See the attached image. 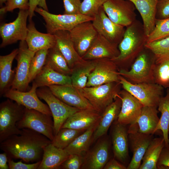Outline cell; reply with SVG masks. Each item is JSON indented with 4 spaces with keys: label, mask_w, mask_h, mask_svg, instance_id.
<instances>
[{
    "label": "cell",
    "mask_w": 169,
    "mask_h": 169,
    "mask_svg": "<svg viewBox=\"0 0 169 169\" xmlns=\"http://www.w3.org/2000/svg\"><path fill=\"white\" fill-rule=\"evenodd\" d=\"M7 0H0V4L2 6L3 3H5Z\"/></svg>",
    "instance_id": "obj_52"
},
{
    "label": "cell",
    "mask_w": 169,
    "mask_h": 169,
    "mask_svg": "<svg viewBox=\"0 0 169 169\" xmlns=\"http://www.w3.org/2000/svg\"><path fill=\"white\" fill-rule=\"evenodd\" d=\"M18 53V49L9 54L0 56V96L4 95L11 87L14 80L15 70H13V61Z\"/></svg>",
    "instance_id": "obj_28"
},
{
    "label": "cell",
    "mask_w": 169,
    "mask_h": 169,
    "mask_svg": "<svg viewBox=\"0 0 169 169\" xmlns=\"http://www.w3.org/2000/svg\"><path fill=\"white\" fill-rule=\"evenodd\" d=\"M52 116L38 110L25 108V112L16 125L20 129L28 128L44 136L51 141L54 138Z\"/></svg>",
    "instance_id": "obj_9"
},
{
    "label": "cell",
    "mask_w": 169,
    "mask_h": 169,
    "mask_svg": "<svg viewBox=\"0 0 169 169\" xmlns=\"http://www.w3.org/2000/svg\"><path fill=\"white\" fill-rule=\"evenodd\" d=\"M95 65V59H83L77 64L72 69L70 77L72 85L77 89L86 87L89 76Z\"/></svg>",
    "instance_id": "obj_32"
},
{
    "label": "cell",
    "mask_w": 169,
    "mask_h": 169,
    "mask_svg": "<svg viewBox=\"0 0 169 169\" xmlns=\"http://www.w3.org/2000/svg\"><path fill=\"white\" fill-rule=\"evenodd\" d=\"M48 11L46 0H29V8L28 11V18L29 20H31L34 16V12L37 6Z\"/></svg>",
    "instance_id": "obj_49"
},
{
    "label": "cell",
    "mask_w": 169,
    "mask_h": 169,
    "mask_svg": "<svg viewBox=\"0 0 169 169\" xmlns=\"http://www.w3.org/2000/svg\"><path fill=\"white\" fill-rule=\"evenodd\" d=\"M101 114L94 109L79 110L70 116L61 128L85 131L99 121Z\"/></svg>",
    "instance_id": "obj_23"
},
{
    "label": "cell",
    "mask_w": 169,
    "mask_h": 169,
    "mask_svg": "<svg viewBox=\"0 0 169 169\" xmlns=\"http://www.w3.org/2000/svg\"><path fill=\"white\" fill-rule=\"evenodd\" d=\"M121 105L122 101L118 94L114 100L101 113L98 124L93 135L92 142L106 134L110 126L117 120Z\"/></svg>",
    "instance_id": "obj_26"
},
{
    "label": "cell",
    "mask_w": 169,
    "mask_h": 169,
    "mask_svg": "<svg viewBox=\"0 0 169 169\" xmlns=\"http://www.w3.org/2000/svg\"><path fill=\"white\" fill-rule=\"evenodd\" d=\"M102 7L112 21L125 27L136 20V8L129 0H107Z\"/></svg>",
    "instance_id": "obj_11"
},
{
    "label": "cell",
    "mask_w": 169,
    "mask_h": 169,
    "mask_svg": "<svg viewBox=\"0 0 169 169\" xmlns=\"http://www.w3.org/2000/svg\"><path fill=\"white\" fill-rule=\"evenodd\" d=\"M69 32L74 48L82 58L90 49L98 34L92 21L77 24Z\"/></svg>",
    "instance_id": "obj_16"
},
{
    "label": "cell",
    "mask_w": 169,
    "mask_h": 169,
    "mask_svg": "<svg viewBox=\"0 0 169 169\" xmlns=\"http://www.w3.org/2000/svg\"><path fill=\"white\" fill-rule=\"evenodd\" d=\"M8 163V156L5 152L0 154V169H9Z\"/></svg>",
    "instance_id": "obj_51"
},
{
    "label": "cell",
    "mask_w": 169,
    "mask_h": 169,
    "mask_svg": "<svg viewBox=\"0 0 169 169\" xmlns=\"http://www.w3.org/2000/svg\"><path fill=\"white\" fill-rule=\"evenodd\" d=\"M139 12L147 36L152 32L156 19V6L158 0H129Z\"/></svg>",
    "instance_id": "obj_27"
},
{
    "label": "cell",
    "mask_w": 169,
    "mask_h": 169,
    "mask_svg": "<svg viewBox=\"0 0 169 169\" xmlns=\"http://www.w3.org/2000/svg\"><path fill=\"white\" fill-rule=\"evenodd\" d=\"M37 87L33 83L28 91L23 92L10 89L3 95L28 109H34L52 116L48 105L39 99L36 91Z\"/></svg>",
    "instance_id": "obj_17"
},
{
    "label": "cell",
    "mask_w": 169,
    "mask_h": 169,
    "mask_svg": "<svg viewBox=\"0 0 169 169\" xmlns=\"http://www.w3.org/2000/svg\"><path fill=\"white\" fill-rule=\"evenodd\" d=\"M36 92L39 99L44 100L47 103L51 112L54 136L66 120L79 110L61 101L53 94L48 87L38 88Z\"/></svg>",
    "instance_id": "obj_6"
},
{
    "label": "cell",
    "mask_w": 169,
    "mask_h": 169,
    "mask_svg": "<svg viewBox=\"0 0 169 169\" xmlns=\"http://www.w3.org/2000/svg\"><path fill=\"white\" fill-rule=\"evenodd\" d=\"M56 41L55 47L66 59L69 68L72 69L83 59L76 51L69 31L58 30L54 33Z\"/></svg>",
    "instance_id": "obj_24"
},
{
    "label": "cell",
    "mask_w": 169,
    "mask_h": 169,
    "mask_svg": "<svg viewBox=\"0 0 169 169\" xmlns=\"http://www.w3.org/2000/svg\"><path fill=\"white\" fill-rule=\"evenodd\" d=\"M104 169H126L127 167L119 162L115 158L109 160L104 166Z\"/></svg>",
    "instance_id": "obj_50"
},
{
    "label": "cell",
    "mask_w": 169,
    "mask_h": 169,
    "mask_svg": "<svg viewBox=\"0 0 169 169\" xmlns=\"http://www.w3.org/2000/svg\"><path fill=\"white\" fill-rule=\"evenodd\" d=\"M48 87L55 96L68 105L79 110L95 109L88 100L72 84L53 85Z\"/></svg>",
    "instance_id": "obj_20"
},
{
    "label": "cell",
    "mask_w": 169,
    "mask_h": 169,
    "mask_svg": "<svg viewBox=\"0 0 169 169\" xmlns=\"http://www.w3.org/2000/svg\"><path fill=\"white\" fill-rule=\"evenodd\" d=\"M69 155L64 149L56 147L51 143L44 148L41 162L38 169H60L61 164Z\"/></svg>",
    "instance_id": "obj_30"
},
{
    "label": "cell",
    "mask_w": 169,
    "mask_h": 169,
    "mask_svg": "<svg viewBox=\"0 0 169 169\" xmlns=\"http://www.w3.org/2000/svg\"><path fill=\"white\" fill-rule=\"evenodd\" d=\"M28 17V10H19L14 21L1 25L0 35L2 39L1 48L18 41L25 40L28 31L27 22Z\"/></svg>",
    "instance_id": "obj_12"
},
{
    "label": "cell",
    "mask_w": 169,
    "mask_h": 169,
    "mask_svg": "<svg viewBox=\"0 0 169 169\" xmlns=\"http://www.w3.org/2000/svg\"><path fill=\"white\" fill-rule=\"evenodd\" d=\"M35 52L30 50L25 40L20 41L14 80L11 89L25 92L29 84V74L31 62Z\"/></svg>",
    "instance_id": "obj_10"
},
{
    "label": "cell",
    "mask_w": 169,
    "mask_h": 169,
    "mask_svg": "<svg viewBox=\"0 0 169 169\" xmlns=\"http://www.w3.org/2000/svg\"><path fill=\"white\" fill-rule=\"evenodd\" d=\"M95 60V68L89 76L86 87L120 82L119 69L115 62L108 59Z\"/></svg>",
    "instance_id": "obj_14"
},
{
    "label": "cell",
    "mask_w": 169,
    "mask_h": 169,
    "mask_svg": "<svg viewBox=\"0 0 169 169\" xmlns=\"http://www.w3.org/2000/svg\"><path fill=\"white\" fill-rule=\"evenodd\" d=\"M119 95L121 100L122 105L117 121L126 125L136 123L143 105L136 98L124 89L121 90Z\"/></svg>",
    "instance_id": "obj_18"
},
{
    "label": "cell",
    "mask_w": 169,
    "mask_h": 169,
    "mask_svg": "<svg viewBox=\"0 0 169 169\" xmlns=\"http://www.w3.org/2000/svg\"><path fill=\"white\" fill-rule=\"evenodd\" d=\"M25 107L7 99L0 104V142L10 136L20 134L21 129L17 126L22 118Z\"/></svg>",
    "instance_id": "obj_5"
},
{
    "label": "cell",
    "mask_w": 169,
    "mask_h": 169,
    "mask_svg": "<svg viewBox=\"0 0 169 169\" xmlns=\"http://www.w3.org/2000/svg\"><path fill=\"white\" fill-rule=\"evenodd\" d=\"M48 49H43L36 52L31 62L29 81H33L45 65L48 51Z\"/></svg>",
    "instance_id": "obj_40"
},
{
    "label": "cell",
    "mask_w": 169,
    "mask_h": 169,
    "mask_svg": "<svg viewBox=\"0 0 169 169\" xmlns=\"http://www.w3.org/2000/svg\"><path fill=\"white\" fill-rule=\"evenodd\" d=\"M84 131L68 128H61L54 135L51 143L56 147L64 149Z\"/></svg>",
    "instance_id": "obj_38"
},
{
    "label": "cell",
    "mask_w": 169,
    "mask_h": 169,
    "mask_svg": "<svg viewBox=\"0 0 169 169\" xmlns=\"http://www.w3.org/2000/svg\"><path fill=\"white\" fill-rule=\"evenodd\" d=\"M110 142L107 137L99 141L84 156L82 169H102L109 159Z\"/></svg>",
    "instance_id": "obj_21"
},
{
    "label": "cell",
    "mask_w": 169,
    "mask_h": 169,
    "mask_svg": "<svg viewBox=\"0 0 169 169\" xmlns=\"http://www.w3.org/2000/svg\"><path fill=\"white\" fill-rule=\"evenodd\" d=\"M119 54L118 45L111 42L98 34L91 47L82 58L85 60L101 59H112L117 57Z\"/></svg>",
    "instance_id": "obj_22"
},
{
    "label": "cell",
    "mask_w": 169,
    "mask_h": 169,
    "mask_svg": "<svg viewBox=\"0 0 169 169\" xmlns=\"http://www.w3.org/2000/svg\"><path fill=\"white\" fill-rule=\"evenodd\" d=\"M21 130L20 134L12 135L0 142V149L12 159H20L27 163L41 161L44 148L51 141L32 130Z\"/></svg>",
    "instance_id": "obj_1"
},
{
    "label": "cell",
    "mask_w": 169,
    "mask_h": 169,
    "mask_svg": "<svg viewBox=\"0 0 169 169\" xmlns=\"http://www.w3.org/2000/svg\"><path fill=\"white\" fill-rule=\"evenodd\" d=\"M98 34L111 42L118 45L122 40L125 27L112 21L101 7L92 21Z\"/></svg>",
    "instance_id": "obj_15"
},
{
    "label": "cell",
    "mask_w": 169,
    "mask_h": 169,
    "mask_svg": "<svg viewBox=\"0 0 169 169\" xmlns=\"http://www.w3.org/2000/svg\"><path fill=\"white\" fill-rule=\"evenodd\" d=\"M119 82L123 89L136 98L143 106L157 107L163 96L164 88L154 83L133 84L120 75Z\"/></svg>",
    "instance_id": "obj_7"
},
{
    "label": "cell",
    "mask_w": 169,
    "mask_h": 169,
    "mask_svg": "<svg viewBox=\"0 0 169 169\" xmlns=\"http://www.w3.org/2000/svg\"><path fill=\"white\" fill-rule=\"evenodd\" d=\"M169 18V0H158L156 18L163 19Z\"/></svg>",
    "instance_id": "obj_45"
},
{
    "label": "cell",
    "mask_w": 169,
    "mask_h": 169,
    "mask_svg": "<svg viewBox=\"0 0 169 169\" xmlns=\"http://www.w3.org/2000/svg\"><path fill=\"white\" fill-rule=\"evenodd\" d=\"M168 36H169V18L163 19H156L154 29L147 36V43L158 40Z\"/></svg>",
    "instance_id": "obj_41"
},
{
    "label": "cell",
    "mask_w": 169,
    "mask_h": 169,
    "mask_svg": "<svg viewBox=\"0 0 169 169\" xmlns=\"http://www.w3.org/2000/svg\"><path fill=\"white\" fill-rule=\"evenodd\" d=\"M21 160L15 162L12 159L8 157V164L9 169H38L41 160L34 163L27 164L23 163Z\"/></svg>",
    "instance_id": "obj_47"
},
{
    "label": "cell",
    "mask_w": 169,
    "mask_h": 169,
    "mask_svg": "<svg viewBox=\"0 0 169 169\" xmlns=\"http://www.w3.org/2000/svg\"><path fill=\"white\" fill-rule=\"evenodd\" d=\"M165 146L163 137L153 138L143 157L139 169H157V163Z\"/></svg>",
    "instance_id": "obj_34"
},
{
    "label": "cell",
    "mask_w": 169,
    "mask_h": 169,
    "mask_svg": "<svg viewBox=\"0 0 169 169\" xmlns=\"http://www.w3.org/2000/svg\"><path fill=\"white\" fill-rule=\"evenodd\" d=\"M64 8V14H79L81 4L80 0H63Z\"/></svg>",
    "instance_id": "obj_46"
},
{
    "label": "cell",
    "mask_w": 169,
    "mask_h": 169,
    "mask_svg": "<svg viewBox=\"0 0 169 169\" xmlns=\"http://www.w3.org/2000/svg\"><path fill=\"white\" fill-rule=\"evenodd\" d=\"M121 87L120 82H112L77 90L94 109L101 114L117 97Z\"/></svg>",
    "instance_id": "obj_4"
},
{
    "label": "cell",
    "mask_w": 169,
    "mask_h": 169,
    "mask_svg": "<svg viewBox=\"0 0 169 169\" xmlns=\"http://www.w3.org/2000/svg\"><path fill=\"white\" fill-rule=\"evenodd\" d=\"M46 65L62 74L70 76L72 69L66 59L55 46L48 50Z\"/></svg>",
    "instance_id": "obj_36"
},
{
    "label": "cell",
    "mask_w": 169,
    "mask_h": 169,
    "mask_svg": "<svg viewBox=\"0 0 169 169\" xmlns=\"http://www.w3.org/2000/svg\"><path fill=\"white\" fill-rule=\"evenodd\" d=\"M145 47L153 53L156 63L169 60V36L147 43Z\"/></svg>",
    "instance_id": "obj_37"
},
{
    "label": "cell",
    "mask_w": 169,
    "mask_h": 169,
    "mask_svg": "<svg viewBox=\"0 0 169 169\" xmlns=\"http://www.w3.org/2000/svg\"><path fill=\"white\" fill-rule=\"evenodd\" d=\"M154 82L169 89V60L156 63L153 70Z\"/></svg>",
    "instance_id": "obj_39"
},
{
    "label": "cell",
    "mask_w": 169,
    "mask_h": 169,
    "mask_svg": "<svg viewBox=\"0 0 169 169\" xmlns=\"http://www.w3.org/2000/svg\"><path fill=\"white\" fill-rule=\"evenodd\" d=\"M35 12L40 15L45 22L47 33L53 34L58 30L70 31L77 24L85 22L92 21L93 18L79 14H55L38 7Z\"/></svg>",
    "instance_id": "obj_8"
},
{
    "label": "cell",
    "mask_w": 169,
    "mask_h": 169,
    "mask_svg": "<svg viewBox=\"0 0 169 169\" xmlns=\"http://www.w3.org/2000/svg\"><path fill=\"white\" fill-rule=\"evenodd\" d=\"M168 138H169V129H168Z\"/></svg>",
    "instance_id": "obj_53"
},
{
    "label": "cell",
    "mask_w": 169,
    "mask_h": 169,
    "mask_svg": "<svg viewBox=\"0 0 169 169\" xmlns=\"http://www.w3.org/2000/svg\"><path fill=\"white\" fill-rule=\"evenodd\" d=\"M128 133L129 142L133 155L127 169H139L143 157L153 139V135L140 132L136 123L129 125Z\"/></svg>",
    "instance_id": "obj_13"
},
{
    "label": "cell",
    "mask_w": 169,
    "mask_h": 169,
    "mask_svg": "<svg viewBox=\"0 0 169 169\" xmlns=\"http://www.w3.org/2000/svg\"><path fill=\"white\" fill-rule=\"evenodd\" d=\"M155 59L151 50L146 47L134 61L129 70L119 69V74L133 84L154 83L153 70Z\"/></svg>",
    "instance_id": "obj_3"
},
{
    "label": "cell",
    "mask_w": 169,
    "mask_h": 169,
    "mask_svg": "<svg viewBox=\"0 0 169 169\" xmlns=\"http://www.w3.org/2000/svg\"><path fill=\"white\" fill-rule=\"evenodd\" d=\"M29 0H7L5 5L0 9V14L3 15L7 12H12L14 9L28 10Z\"/></svg>",
    "instance_id": "obj_43"
},
{
    "label": "cell",
    "mask_w": 169,
    "mask_h": 169,
    "mask_svg": "<svg viewBox=\"0 0 169 169\" xmlns=\"http://www.w3.org/2000/svg\"><path fill=\"white\" fill-rule=\"evenodd\" d=\"M158 112L156 106H143L136 121L140 132L151 135L155 133L160 119L158 116Z\"/></svg>",
    "instance_id": "obj_31"
},
{
    "label": "cell",
    "mask_w": 169,
    "mask_h": 169,
    "mask_svg": "<svg viewBox=\"0 0 169 169\" xmlns=\"http://www.w3.org/2000/svg\"><path fill=\"white\" fill-rule=\"evenodd\" d=\"M38 88L53 85L72 84L70 76L60 74L45 64L33 81Z\"/></svg>",
    "instance_id": "obj_29"
},
{
    "label": "cell",
    "mask_w": 169,
    "mask_h": 169,
    "mask_svg": "<svg viewBox=\"0 0 169 169\" xmlns=\"http://www.w3.org/2000/svg\"><path fill=\"white\" fill-rule=\"evenodd\" d=\"M147 36L143 23L136 20L125 27L123 38L118 45L119 55L111 59L119 69L129 70L140 53L145 48Z\"/></svg>",
    "instance_id": "obj_2"
},
{
    "label": "cell",
    "mask_w": 169,
    "mask_h": 169,
    "mask_svg": "<svg viewBox=\"0 0 169 169\" xmlns=\"http://www.w3.org/2000/svg\"><path fill=\"white\" fill-rule=\"evenodd\" d=\"M99 121L78 136L64 150L69 155L76 154L83 156L88 151L92 142L93 135Z\"/></svg>",
    "instance_id": "obj_33"
},
{
    "label": "cell",
    "mask_w": 169,
    "mask_h": 169,
    "mask_svg": "<svg viewBox=\"0 0 169 169\" xmlns=\"http://www.w3.org/2000/svg\"><path fill=\"white\" fill-rule=\"evenodd\" d=\"M107 0H83L81 2L79 12L80 14L94 18L100 8Z\"/></svg>",
    "instance_id": "obj_42"
},
{
    "label": "cell",
    "mask_w": 169,
    "mask_h": 169,
    "mask_svg": "<svg viewBox=\"0 0 169 169\" xmlns=\"http://www.w3.org/2000/svg\"><path fill=\"white\" fill-rule=\"evenodd\" d=\"M28 24V31L25 41L28 49L36 53L43 49H49L55 46L56 41L54 34L44 33L38 31L32 20Z\"/></svg>",
    "instance_id": "obj_25"
},
{
    "label": "cell",
    "mask_w": 169,
    "mask_h": 169,
    "mask_svg": "<svg viewBox=\"0 0 169 169\" xmlns=\"http://www.w3.org/2000/svg\"><path fill=\"white\" fill-rule=\"evenodd\" d=\"M84 160V156L76 154L70 155L61 164L60 169H79L81 168Z\"/></svg>",
    "instance_id": "obj_44"
},
{
    "label": "cell",
    "mask_w": 169,
    "mask_h": 169,
    "mask_svg": "<svg viewBox=\"0 0 169 169\" xmlns=\"http://www.w3.org/2000/svg\"><path fill=\"white\" fill-rule=\"evenodd\" d=\"M158 169H169V147L163 148L157 163Z\"/></svg>",
    "instance_id": "obj_48"
},
{
    "label": "cell",
    "mask_w": 169,
    "mask_h": 169,
    "mask_svg": "<svg viewBox=\"0 0 169 169\" xmlns=\"http://www.w3.org/2000/svg\"><path fill=\"white\" fill-rule=\"evenodd\" d=\"M157 110L161 113V117L155 130V132L161 130L162 133L165 146L169 147L168 131L169 128V89L166 90V94L160 99L157 106Z\"/></svg>",
    "instance_id": "obj_35"
},
{
    "label": "cell",
    "mask_w": 169,
    "mask_h": 169,
    "mask_svg": "<svg viewBox=\"0 0 169 169\" xmlns=\"http://www.w3.org/2000/svg\"><path fill=\"white\" fill-rule=\"evenodd\" d=\"M128 127L117 120L113 123L111 131L114 158L124 164L129 157Z\"/></svg>",
    "instance_id": "obj_19"
}]
</instances>
